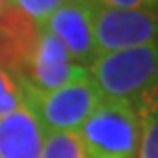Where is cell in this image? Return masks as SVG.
Wrapping results in <instances>:
<instances>
[{
  "label": "cell",
  "mask_w": 158,
  "mask_h": 158,
  "mask_svg": "<svg viewBox=\"0 0 158 158\" xmlns=\"http://www.w3.org/2000/svg\"><path fill=\"white\" fill-rule=\"evenodd\" d=\"M44 130L29 107L0 116V158H40Z\"/></svg>",
  "instance_id": "7"
},
{
  "label": "cell",
  "mask_w": 158,
  "mask_h": 158,
  "mask_svg": "<svg viewBox=\"0 0 158 158\" xmlns=\"http://www.w3.org/2000/svg\"><path fill=\"white\" fill-rule=\"evenodd\" d=\"M86 74V67L78 65L61 40L44 27H40L32 50L19 71L25 84L36 92H50Z\"/></svg>",
  "instance_id": "5"
},
{
  "label": "cell",
  "mask_w": 158,
  "mask_h": 158,
  "mask_svg": "<svg viewBox=\"0 0 158 158\" xmlns=\"http://www.w3.org/2000/svg\"><path fill=\"white\" fill-rule=\"evenodd\" d=\"M27 107L25 82L15 71L0 65V116Z\"/></svg>",
  "instance_id": "9"
},
{
  "label": "cell",
  "mask_w": 158,
  "mask_h": 158,
  "mask_svg": "<svg viewBox=\"0 0 158 158\" xmlns=\"http://www.w3.org/2000/svg\"><path fill=\"white\" fill-rule=\"evenodd\" d=\"M84 158H137L141 120L130 101L103 97L78 130Z\"/></svg>",
  "instance_id": "2"
},
{
  "label": "cell",
  "mask_w": 158,
  "mask_h": 158,
  "mask_svg": "<svg viewBox=\"0 0 158 158\" xmlns=\"http://www.w3.org/2000/svg\"><path fill=\"white\" fill-rule=\"evenodd\" d=\"M141 120V141L137 158H158V84L137 103H133Z\"/></svg>",
  "instance_id": "8"
},
{
  "label": "cell",
  "mask_w": 158,
  "mask_h": 158,
  "mask_svg": "<svg viewBox=\"0 0 158 158\" xmlns=\"http://www.w3.org/2000/svg\"><path fill=\"white\" fill-rule=\"evenodd\" d=\"M88 74L103 97L133 105L158 84V44L99 53Z\"/></svg>",
  "instance_id": "1"
},
{
  "label": "cell",
  "mask_w": 158,
  "mask_h": 158,
  "mask_svg": "<svg viewBox=\"0 0 158 158\" xmlns=\"http://www.w3.org/2000/svg\"><path fill=\"white\" fill-rule=\"evenodd\" d=\"M67 0H10L15 10H19L25 17H29L32 23L42 27L46 19Z\"/></svg>",
  "instance_id": "11"
},
{
  "label": "cell",
  "mask_w": 158,
  "mask_h": 158,
  "mask_svg": "<svg viewBox=\"0 0 158 158\" xmlns=\"http://www.w3.org/2000/svg\"><path fill=\"white\" fill-rule=\"evenodd\" d=\"M94 2H63L46 19L42 27L55 35L71 53V57L82 67H88L97 57L94 40Z\"/></svg>",
  "instance_id": "6"
},
{
  "label": "cell",
  "mask_w": 158,
  "mask_h": 158,
  "mask_svg": "<svg viewBox=\"0 0 158 158\" xmlns=\"http://www.w3.org/2000/svg\"><path fill=\"white\" fill-rule=\"evenodd\" d=\"M8 8H10V0H0V15H2Z\"/></svg>",
  "instance_id": "13"
},
{
  "label": "cell",
  "mask_w": 158,
  "mask_h": 158,
  "mask_svg": "<svg viewBox=\"0 0 158 158\" xmlns=\"http://www.w3.org/2000/svg\"><path fill=\"white\" fill-rule=\"evenodd\" d=\"M40 158H84L78 131H50L44 133Z\"/></svg>",
  "instance_id": "10"
},
{
  "label": "cell",
  "mask_w": 158,
  "mask_h": 158,
  "mask_svg": "<svg viewBox=\"0 0 158 158\" xmlns=\"http://www.w3.org/2000/svg\"><path fill=\"white\" fill-rule=\"evenodd\" d=\"M99 6L122 8V10H152L158 12V0H94Z\"/></svg>",
  "instance_id": "12"
},
{
  "label": "cell",
  "mask_w": 158,
  "mask_h": 158,
  "mask_svg": "<svg viewBox=\"0 0 158 158\" xmlns=\"http://www.w3.org/2000/svg\"><path fill=\"white\" fill-rule=\"evenodd\" d=\"M25 97L27 107L40 122L44 133L78 131L103 99L89 74L50 92H36L25 84Z\"/></svg>",
  "instance_id": "3"
},
{
  "label": "cell",
  "mask_w": 158,
  "mask_h": 158,
  "mask_svg": "<svg viewBox=\"0 0 158 158\" xmlns=\"http://www.w3.org/2000/svg\"><path fill=\"white\" fill-rule=\"evenodd\" d=\"M92 19L97 55L158 44V12L152 10L107 8L94 2Z\"/></svg>",
  "instance_id": "4"
},
{
  "label": "cell",
  "mask_w": 158,
  "mask_h": 158,
  "mask_svg": "<svg viewBox=\"0 0 158 158\" xmlns=\"http://www.w3.org/2000/svg\"><path fill=\"white\" fill-rule=\"evenodd\" d=\"M71 2H94V0H71Z\"/></svg>",
  "instance_id": "14"
}]
</instances>
